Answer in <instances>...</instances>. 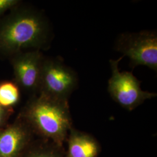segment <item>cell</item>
Masks as SVG:
<instances>
[{"label":"cell","mask_w":157,"mask_h":157,"mask_svg":"<svg viewBox=\"0 0 157 157\" xmlns=\"http://www.w3.org/2000/svg\"><path fill=\"white\" fill-rule=\"evenodd\" d=\"M50 26L41 12L17 6L0 20V55L11 58L27 48L49 44Z\"/></svg>","instance_id":"1"},{"label":"cell","mask_w":157,"mask_h":157,"mask_svg":"<svg viewBox=\"0 0 157 157\" xmlns=\"http://www.w3.org/2000/svg\"><path fill=\"white\" fill-rule=\"evenodd\" d=\"M22 117L30 128L58 145H62L72 128L67 100L43 94H39L29 100Z\"/></svg>","instance_id":"2"},{"label":"cell","mask_w":157,"mask_h":157,"mask_svg":"<svg viewBox=\"0 0 157 157\" xmlns=\"http://www.w3.org/2000/svg\"><path fill=\"white\" fill-rule=\"evenodd\" d=\"M124 57L109 61L112 76L108 80V91L114 101L131 111L147 100L156 97L157 94L142 90L140 82L132 72L119 71L118 65Z\"/></svg>","instance_id":"3"},{"label":"cell","mask_w":157,"mask_h":157,"mask_svg":"<svg viewBox=\"0 0 157 157\" xmlns=\"http://www.w3.org/2000/svg\"><path fill=\"white\" fill-rule=\"evenodd\" d=\"M116 49L129 57L130 65L147 66L157 71V34L155 31L125 33L118 37Z\"/></svg>","instance_id":"4"},{"label":"cell","mask_w":157,"mask_h":157,"mask_svg":"<svg viewBox=\"0 0 157 157\" xmlns=\"http://www.w3.org/2000/svg\"><path fill=\"white\" fill-rule=\"evenodd\" d=\"M78 80L71 67L61 61L44 58L38 93L62 100H67L78 86Z\"/></svg>","instance_id":"5"},{"label":"cell","mask_w":157,"mask_h":157,"mask_svg":"<svg viewBox=\"0 0 157 157\" xmlns=\"http://www.w3.org/2000/svg\"><path fill=\"white\" fill-rule=\"evenodd\" d=\"M10 58L15 82L19 87L30 93H38L44 59L40 51H23Z\"/></svg>","instance_id":"6"},{"label":"cell","mask_w":157,"mask_h":157,"mask_svg":"<svg viewBox=\"0 0 157 157\" xmlns=\"http://www.w3.org/2000/svg\"><path fill=\"white\" fill-rule=\"evenodd\" d=\"M23 120L0 129V157H17L28 141L30 129Z\"/></svg>","instance_id":"7"},{"label":"cell","mask_w":157,"mask_h":157,"mask_svg":"<svg viewBox=\"0 0 157 157\" xmlns=\"http://www.w3.org/2000/svg\"><path fill=\"white\" fill-rule=\"evenodd\" d=\"M68 139V157H97L99 146L89 135L72 129Z\"/></svg>","instance_id":"8"},{"label":"cell","mask_w":157,"mask_h":157,"mask_svg":"<svg viewBox=\"0 0 157 157\" xmlns=\"http://www.w3.org/2000/svg\"><path fill=\"white\" fill-rule=\"evenodd\" d=\"M21 100V88L15 82H0V106L9 110L16 106Z\"/></svg>","instance_id":"9"},{"label":"cell","mask_w":157,"mask_h":157,"mask_svg":"<svg viewBox=\"0 0 157 157\" xmlns=\"http://www.w3.org/2000/svg\"><path fill=\"white\" fill-rule=\"evenodd\" d=\"M20 2L19 0H0V17L7 11H11L19 6Z\"/></svg>","instance_id":"10"},{"label":"cell","mask_w":157,"mask_h":157,"mask_svg":"<svg viewBox=\"0 0 157 157\" xmlns=\"http://www.w3.org/2000/svg\"><path fill=\"white\" fill-rule=\"evenodd\" d=\"M11 110L6 109L0 106V129H2L6 124L10 115Z\"/></svg>","instance_id":"11"},{"label":"cell","mask_w":157,"mask_h":157,"mask_svg":"<svg viewBox=\"0 0 157 157\" xmlns=\"http://www.w3.org/2000/svg\"><path fill=\"white\" fill-rule=\"evenodd\" d=\"M28 157H61V156L55 152L43 151L33 154Z\"/></svg>","instance_id":"12"}]
</instances>
